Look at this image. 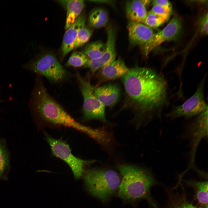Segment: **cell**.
<instances>
[{"label": "cell", "instance_id": "obj_29", "mask_svg": "<svg viewBox=\"0 0 208 208\" xmlns=\"http://www.w3.org/2000/svg\"><path fill=\"white\" fill-rule=\"evenodd\" d=\"M204 208H208V205L205 206Z\"/></svg>", "mask_w": 208, "mask_h": 208}, {"label": "cell", "instance_id": "obj_5", "mask_svg": "<svg viewBox=\"0 0 208 208\" xmlns=\"http://www.w3.org/2000/svg\"><path fill=\"white\" fill-rule=\"evenodd\" d=\"M76 76L83 99V113L84 118L86 120H97L110 124L105 117V106L94 93L89 76L88 75L86 78H84L78 73Z\"/></svg>", "mask_w": 208, "mask_h": 208}, {"label": "cell", "instance_id": "obj_19", "mask_svg": "<svg viewBox=\"0 0 208 208\" xmlns=\"http://www.w3.org/2000/svg\"><path fill=\"white\" fill-rule=\"evenodd\" d=\"M9 168V153L4 142L0 139V179H7Z\"/></svg>", "mask_w": 208, "mask_h": 208}, {"label": "cell", "instance_id": "obj_2", "mask_svg": "<svg viewBox=\"0 0 208 208\" xmlns=\"http://www.w3.org/2000/svg\"><path fill=\"white\" fill-rule=\"evenodd\" d=\"M117 168L122 176L118 188V196L131 201L146 198L156 208L150 196V188L156 183L150 172L145 169L131 164L120 165Z\"/></svg>", "mask_w": 208, "mask_h": 208}, {"label": "cell", "instance_id": "obj_30", "mask_svg": "<svg viewBox=\"0 0 208 208\" xmlns=\"http://www.w3.org/2000/svg\"></svg>", "mask_w": 208, "mask_h": 208}, {"label": "cell", "instance_id": "obj_15", "mask_svg": "<svg viewBox=\"0 0 208 208\" xmlns=\"http://www.w3.org/2000/svg\"><path fill=\"white\" fill-rule=\"evenodd\" d=\"M86 18L83 14H80L74 23L66 31L62 47L63 56H65L74 49V43L79 30L85 26Z\"/></svg>", "mask_w": 208, "mask_h": 208}, {"label": "cell", "instance_id": "obj_28", "mask_svg": "<svg viewBox=\"0 0 208 208\" xmlns=\"http://www.w3.org/2000/svg\"><path fill=\"white\" fill-rule=\"evenodd\" d=\"M152 4L165 8L172 7L170 2L167 0H155L153 1Z\"/></svg>", "mask_w": 208, "mask_h": 208}, {"label": "cell", "instance_id": "obj_4", "mask_svg": "<svg viewBox=\"0 0 208 208\" xmlns=\"http://www.w3.org/2000/svg\"><path fill=\"white\" fill-rule=\"evenodd\" d=\"M84 179L91 194L103 201L114 193L120 182L116 172L104 169H88L84 172Z\"/></svg>", "mask_w": 208, "mask_h": 208}, {"label": "cell", "instance_id": "obj_17", "mask_svg": "<svg viewBox=\"0 0 208 208\" xmlns=\"http://www.w3.org/2000/svg\"><path fill=\"white\" fill-rule=\"evenodd\" d=\"M66 10L65 28L67 30L75 21L85 5L83 0H69L60 1Z\"/></svg>", "mask_w": 208, "mask_h": 208}, {"label": "cell", "instance_id": "obj_8", "mask_svg": "<svg viewBox=\"0 0 208 208\" xmlns=\"http://www.w3.org/2000/svg\"><path fill=\"white\" fill-rule=\"evenodd\" d=\"M204 84L203 79L194 94L183 104L175 107L167 116L173 118L181 117L190 118L208 110L204 98Z\"/></svg>", "mask_w": 208, "mask_h": 208}, {"label": "cell", "instance_id": "obj_9", "mask_svg": "<svg viewBox=\"0 0 208 208\" xmlns=\"http://www.w3.org/2000/svg\"><path fill=\"white\" fill-rule=\"evenodd\" d=\"M182 31V24L180 19L176 16H174L163 29L154 33L149 42L141 47L142 53L147 56L155 48L163 43L177 39Z\"/></svg>", "mask_w": 208, "mask_h": 208}, {"label": "cell", "instance_id": "obj_6", "mask_svg": "<svg viewBox=\"0 0 208 208\" xmlns=\"http://www.w3.org/2000/svg\"><path fill=\"white\" fill-rule=\"evenodd\" d=\"M23 67L44 76L54 83L62 81L67 75L66 71L52 53H47L36 57L23 65Z\"/></svg>", "mask_w": 208, "mask_h": 208}, {"label": "cell", "instance_id": "obj_1", "mask_svg": "<svg viewBox=\"0 0 208 208\" xmlns=\"http://www.w3.org/2000/svg\"><path fill=\"white\" fill-rule=\"evenodd\" d=\"M125 91L123 109L134 113L137 127L150 118L151 113L164 104L167 85L164 79L153 70L137 66L129 69L121 78Z\"/></svg>", "mask_w": 208, "mask_h": 208}, {"label": "cell", "instance_id": "obj_12", "mask_svg": "<svg viewBox=\"0 0 208 208\" xmlns=\"http://www.w3.org/2000/svg\"><path fill=\"white\" fill-rule=\"evenodd\" d=\"M127 29L130 44L140 48L149 42L155 33L151 28L144 24L130 21Z\"/></svg>", "mask_w": 208, "mask_h": 208}, {"label": "cell", "instance_id": "obj_7", "mask_svg": "<svg viewBox=\"0 0 208 208\" xmlns=\"http://www.w3.org/2000/svg\"><path fill=\"white\" fill-rule=\"evenodd\" d=\"M46 139L53 155L66 162L71 169L75 178H80L84 172L85 166L95 162L86 160L77 157L72 153L68 145L61 139H57L45 133Z\"/></svg>", "mask_w": 208, "mask_h": 208}, {"label": "cell", "instance_id": "obj_24", "mask_svg": "<svg viewBox=\"0 0 208 208\" xmlns=\"http://www.w3.org/2000/svg\"><path fill=\"white\" fill-rule=\"evenodd\" d=\"M92 33V30L85 26L81 28L78 34L74 49L78 48L86 43L90 39Z\"/></svg>", "mask_w": 208, "mask_h": 208}, {"label": "cell", "instance_id": "obj_13", "mask_svg": "<svg viewBox=\"0 0 208 208\" xmlns=\"http://www.w3.org/2000/svg\"><path fill=\"white\" fill-rule=\"evenodd\" d=\"M129 70L122 60H115L100 69L97 75L98 84L121 78Z\"/></svg>", "mask_w": 208, "mask_h": 208}, {"label": "cell", "instance_id": "obj_25", "mask_svg": "<svg viewBox=\"0 0 208 208\" xmlns=\"http://www.w3.org/2000/svg\"><path fill=\"white\" fill-rule=\"evenodd\" d=\"M150 11L161 16L170 17L172 12V7L165 8L157 5H153Z\"/></svg>", "mask_w": 208, "mask_h": 208}, {"label": "cell", "instance_id": "obj_20", "mask_svg": "<svg viewBox=\"0 0 208 208\" xmlns=\"http://www.w3.org/2000/svg\"><path fill=\"white\" fill-rule=\"evenodd\" d=\"M105 45L99 40L91 42L85 48L84 53L89 59H96L100 58L105 51Z\"/></svg>", "mask_w": 208, "mask_h": 208}, {"label": "cell", "instance_id": "obj_23", "mask_svg": "<svg viewBox=\"0 0 208 208\" xmlns=\"http://www.w3.org/2000/svg\"><path fill=\"white\" fill-rule=\"evenodd\" d=\"M89 58L83 53L79 51L74 52L70 57L66 65L76 67L85 66Z\"/></svg>", "mask_w": 208, "mask_h": 208}, {"label": "cell", "instance_id": "obj_16", "mask_svg": "<svg viewBox=\"0 0 208 208\" xmlns=\"http://www.w3.org/2000/svg\"><path fill=\"white\" fill-rule=\"evenodd\" d=\"M151 1L147 0H132L127 2L125 10L129 21L142 23L147 14L146 7Z\"/></svg>", "mask_w": 208, "mask_h": 208}, {"label": "cell", "instance_id": "obj_10", "mask_svg": "<svg viewBox=\"0 0 208 208\" xmlns=\"http://www.w3.org/2000/svg\"><path fill=\"white\" fill-rule=\"evenodd\" d=\"M105 48L102 56L96 59H89L84 66L89 68L92 74L115 60L116 57V32L112 25L108 28Z\"/></svg>", "mask_w": 208, "mask_h": 208}, {"label": "cell", "instance_id": "obj_26", "mask_svg": "<svg viewBox=\"0 0 208 208\" xmlns=\"http://www.w3.org/2000/svg\"><path fill=\"white\" fill-rule=\"evenodd\" d=\"M208 13H205L199 19L198 22L199 31L203 34H208Z\"/></svg>", "mask_w": 208, "mask_h": 208}, {"label": "cell", "instance_id": "obj_11", "mask_svg": "<svg viewBox=\"0 0 208 208\" xmlns=\"http://www.w3.org/2000/svg\"><path fill=\"white\" fill-rule=\"evenodd\" d=\"M188 132L192 145L189 167H194L198 147L202 139L208 135V110L199 115L190 126Z\"/></svg>", "mask_w": 208, "mask_h": 208}, {"label": "cell", "instance_id": "obj_14", "mask_svg": "<svg viewBox=\"0 0 208 208\" xmlns=\"http://www.w3.org/2000/svg\"><path fill=\"white\" fill-rule=\"evenodd\" d=\"M93 89L96 96L105 107H113L119 99L120 90L116 84L108 83L93 86Z\"/></svg>", "mask_w": 208, "mask_h": 208}, {"label": "cell", "instance_id": "obj_27", "mask_svg": "<svg viewBox=\"0 0 208 208\" xmlns=\"http://www.w3.org/2000/svg\"><path fill=\"white\" fill-rule=\"evenodd\" d=\"M169 208H201L195 207L189 203L185 199H182L173 203Z\"/></svg>", "mask_w": 208, "mask_h": 208}, {"label": "cell", "instance_id": "obj_18", "mask_svg": "<svg viewBox=\"0 0 208 208\" xmlns=\"http://www.w3.org/2000/svg\"><path fill=\"white\" fill-rule=\"evenodd\" d=\"M108 21V16L106 11L101 8L94 10L89 18L90 25L94 28L98 29L105 27Z\"/></svg>", "mask_w": 208, "mask_h": 208}, {"label": "cell", "instance_id": "obj_3", "mask_svg": "<svg viewBox=\"0 0 208 208\" xmlns=\"http://www.w3.org/2000/svg\"><path fill=\"white\" fill-rule=\"evenodd\" d=\"M31 106L44 120L49 122L71 127L87 134L89 127L77 122L49 94L44 86H36L33 93Z\"/></svg>", "mask_w": 208, "mask_h": 208}, {"label": "cell", "instance_id": "obj_22", "mask_svg": "<svg viewBox=\"0 0 208 208\" xmlns=\"http://www.w3.org/2000/svg\"><path fill=\"white\" fill-rule=\"evenodd\" d=\"M169 18L156 14L150 11L142 23L151 28H157L168 21Z\"/></svg>", "mask_w": 208, "mask_h": 208}, {"label": "cell", "instance_id": "obj_21", "mask_svg": "<svg viewBox=\"0 0 208 208\" xmlns=\"http://www.w3.org/2000/svg\"><path fill=\"white\" fill-rule=\"evenodd\" d=\"M196 190V197L199 203L208 205V182L193 181L189 182Z\"/></svg>", "mask_w": 208, "mask_h": 208}]
</instances>
